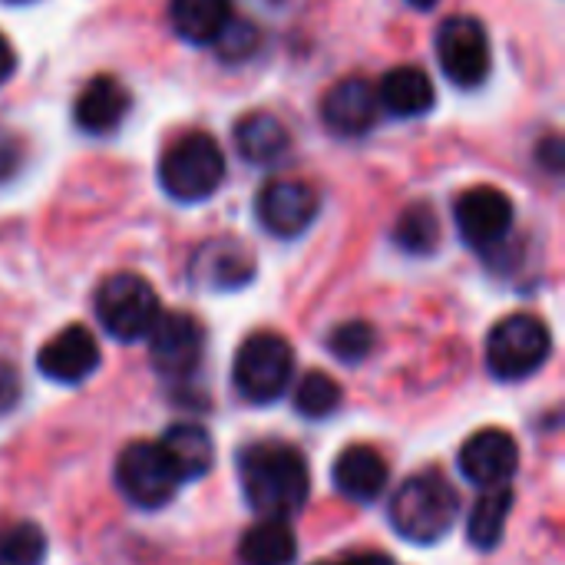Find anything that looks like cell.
<instances>
[{"label": "cell", "mask_w": 565, "mask_h": 565, "mask_svg": "<svg viewBox=\"0 0 565 565\" xmlns=\"http://www.w3.org/2000/svg\"><path fill=\"white\" fill-rule=\"evenodd\" d=\"M238 483L245 503L262 520H288L305 510L311 473L305 457L281 440H258L238 450Z\"/></svg>", "instance_id": "6da1fadb"}, {"label": "cell", "mask_w": 565, "mask_h": 565, "mask_svg": "<svg viewBox=\"0 0 565 565\" xmlns=\"http://www.w3.org/2000/svg\"><path fill=\"white\" fill-rule=\"evenodd\" d=\"M387 516L407 543L434 546L457 526L460 497L440 470H420L394 490Z\"/></svg>", "instance_id": "7a4b0ae2"}, {"label": "cell", "mask_w": 565, "mask_h": 565, "mask_svg": "<svg viewBox=\"0 0 565 565\" xmlns=\"http://www.w3.org/2000/svg\"><path fill=\"white\" fill-rule=\"evenodd\" d=\"M222 179L225 156L209 132H185L159 159V182L179 202H202L215 195Z\"/></svg>", "instance_id": "3957f363"}, {"label": "cell", "mask_w": 565, "mask_h": 565, "mask_svg": "<svg viewBox=\"0 0 565 565\" xmlns=\"http://www.w3.org/2000/svg\"><path fill=\"white\" fill-rule=\"evenodd\" d=\"M295 377V351L275 331L248 334L238 344L232 381L248 404H275Z\"/></svg>", "instance_id": "277c9868"}, {"label": "cell", "mask_w": 565, "mask_h": 565, "mask_svg": "<svg viewBox=\"0 0 565 565\" xmlns=\"http://www.w3.org/2000/svg\"><path fill=\"white\" fill-rule=\"evenodd\" d=\"M93 308H96V321L103 324V331L122 344L142 341L152 331L156 318L162 315L156 288L142 275H132V271L109 275L96 288Z\"/></svg>", "instance_id": "5b68a950"}, {"label": "cell", "mask_w": 565, "mask_h": 565, "mask_svg": "<svg viewBox=\"0 0 565 565\" xmlns=\"http://www.w3.org/2000/svg\"><path fill=\"white\" fill-rule=\"evenodd\" d=\"M553 354V334L536 315H510L487 338V367L497 381H526Z\"/></svg>", "instance_id": "8992f818"}, {"label": "cell", "mask_w": 565, "mask_h": 565, "mask_svg": "<svg viewBox=\"0 0 565 565\" xmlns=\"http://www.w3.org/2000/svg\"><path fill=\"white\" fill-rule=\"evenodd\" d=\"M116 487L119 493L139 507V510H159L166 507L175 490L182 487L175 470L169 467L166 454L159 444H146V440H136V444H126L122 454L116 457Z\"/></svg>", "instance_id": "52a82bcc"}, {"label": "cell", "mask_w": 565, "mask_h": 565, "mask_svg": "<svg viewBox=\"0 0 565 565\" xmlns=\"http://www.w3.org/2000/svg\"><path fill=\"white\" fill-rule=\"evenodd\" d=\"M437 60L450 83L470 89L490 73V33L477 17H447L437 30Z\"/></svg>", "instance_id": "ba28073f"}, {"label": "cell", "mask_w": 565, "mask_h": 565, "mask_svg": "<svg viewBox=\"0 0 565 565\" xmlns=\"http://www.w3.org/2000/svg\"><path fill=\"white\" fill-rule=\"evenodd\" d=\"M146 341H149V361L166 381H185L189 374H195L205 354V331L185 311L159 315Z\"/></svg>", "instance_id": "9c48e42d"}, {"label": "cell", "mask_w": 565, "mask_h": 565, "mask_svg": "<svg viewBox=\"0 0 565 565\" xmlns=\"http://www.w3.org/2000/svg\"><path fill=\"white\" fill-rule=\"evenodd\" d=\"M321 195L301 179H271L255 199V215L262 228L275 238H298L318 218Z\"/></svg>", "instance_id": "30bf717a"}, {"label": "cell", "mask_w": 565, "mask_h": 565, "mask_svg": "<svg viewBox=\"0 0 565 565\" xmlns=\"http://www.w3.org/2000/svg\"><path fill=\"white\" fill-rule=\"evenodd\" d=\"M454 218H457V228L463 235V242L470 248H493L500 245L510 228H513V202L507 192L493 189V185H477V189H467L457 205H454Z\"/></svg>", "instance_id": "8fae6325"}, {"label": "cell", "mask_w": 565, "mask_h": 565, "mask_svg": "<svg viewBox=\"0 0 565 565\" xmlns=\"http://www.w3.org/2000/svg\"><path fill=\"white\" fill-rule=\"evenodd\" d=\"M460 473L480 487V490H490V487H503L516 477V467H520V444L510 430L503 427H487V430H477L463 447H460Z\"/></svg>", "instance_id": "7c38bea8"}, {"label": "cell", "mask_w": 565, "mask_h": 565, "mask_svg": "<svg viewBox=\"0 0 565 565\" xmlns=\"http://www.w3.org/2000/svg\"><path fill=\"white\" fill-rule=\"evenodd\" d=\"M36 367L46 381L79 384L99 367V344L83 324H70L40 348Z\"/></svg>", "instance_id": "4fadbf2b"}, {"label": "cell", "mask_w": 565, "mask_h": 565, "mask_svg": "<svg viewBox=\"0 0 565 565\" xmlns=\"http://www.w3.org/2000/svg\"><path fill=\"white\" fill-rule=\"evenodd\" d=\"M189 275L199 288L209 291H235L252 281L255 255L235 238H212L205 242L189 265Z\"/></svg>", "instance_id": "5bb4252c"}, {"label": "cell", "mask_w": 565, "mask_h": 565, "mask_svg": "<svg viewBox=\"0 0 565 565\" xmlns=\"http://www.w3.org/2000/svg\"><path fill=\"white\" fill-rule=\"evenodd\" d=\"M377 116H381L377 89L361 76H348L334 83L321 99V119L338 136H364L377 122Z\"/></svg>", "instance_id": "9a60e30c"}, {"label": "cell", "mask_w": 565, "mask_h": 565, "mask_svg": "<svg viewBox=\"0 0 565 565\" xmlns=\"http://www.w3.org/2000/svg\"><path fill=\"white\" fill-rule=\"evenodd\" d=\"M387 477H391V470H387L384 457L367 444H354V447L341 450L334 460V470H331L334 490L354 503H374L387 490Z\"/></svg>", "instance_id": "2e32d148"}, {"label": "cell", "mask_w": 565, "mask_h": 565, "mask_svg": "<svg viewBox=\"0 0 565 565\" xmlns=\"http://www.w3.org/2000/svg\"><path fill=\"white\" fill-rule=\"evenodd\" d=\"M132 96L116 76H96L83 86V93L73 103V119L83 132L106 136L129 116Z\"/></svg>", "instance_id": "e0dca14e"}, {"label": "cell", "mask_w": 565, "mask_h": 565, "mask_svg": "<svg viewBox=\"0 0 565 565\" xmlns=\"http://www.w3.org/2000/svg\"><path fill=\"white\" fill-rule=\"evenodd\" d=\"M434 83L427 76V70L414 66V63H404V66H394L381 76V86H377V103L384 113L391 116H401V119H414V116H424L434 109Z\"/></svg>", "instance_id": "ac0fdd59"}, {"label": "cell", "mask_w": 565, "mask_h": 565, "mask_svg": "<svg viewBox=\"0 0 565 565\" xmlns=\"http://www.w3.org/2000/svg\"><path fill=\"white\" fill-rule=\"evenodd\" d=\"M156 444L162 447L179 483L202 480L215 463V444H212L209 430L199 424H172Z\"/></svg>", "instance_id": "d6986e66"}, {"label": "cell", "mask_w": 565, "mask_h": 565, "mask_svg": "<svg viewBox=\"0 0 565 565\" xmlns=\"http://www.w3.org/2000/svg\"><path fill=\"white\" fill-rule=\"evenodd\" d=\"M235 149L245 162L275 166L291 149V132L275 113H248L235 122Z\"/></svg>", "instance_id": "ffe728a7"}, {"label": "cell", "mask_w": 565, "mask_h": 565, "mask_svg": "<svg viewBox=\"0 0 565 565\" xmlns=\"http://www.w3.org/2000/svg\"><path fill=\"white\" fill-rule=\"evenodd\" d=\"M298 559V536L288 520H258L238 543L242 565H291Z\"/></svg>", "instance_id": "44dd1931"}, {"label": "cell", "mask_w": 565, "mask_h": 565, "mask_svg": "<svg viewBox=\"0 0 565 565\" xmlns=\"http://www.w3.org/2000/svg\"><path fill=\"white\" fill-rule=\"evenodd\" d=\"M169 20L182 40L209 46L218 40V33L232 20V3L228 0H169Z\"/></svg>", "instance_id": "7402d4cb"}, {"label": "cell", "mask_w": 565, "mask_h": 565, "mask_svg": "<svg viewBox=\"0 0 565 565\" xmlns=\"http://www.w3.org/2000/svg\"><path fill=\"white\" fill-rule=\"evenodd\" d=\"M513 490L510 483L503 487H490L480 493V500L473 503L470 510V520H467V540L477 546V550H497L503 533H507V523H510V513H513Z\"/></svg>", "instance_id": "603a6c76"}, {"label": "cell", "mask_w": 565, "mask_h": 565, "mask_svg": "<svg viewBox=\"0 0 565 565\" xmlns=\"http://www.w3.org/2000/svg\"><path fill=\"white\" fill-rule=\"evenodd\" d=\"M46 556V536L36 523H0V565H40Z\"/></svg>", "instance_id": "cb8c5ba5"}, {"label": "cell", "mask_w": 565, "mask_h": 565, "mask_svg": "<svg viewBox=\"0 0 565 565\" xmlns=\"http://www.w3.org/2000/svg\"><path fill=\"white\" fill-rule=\"evenodd\" d=\"M341 384L324 371H308L295 387V411L308 420H324L341 407Z\"/></svg>", "instance_id": "d4e9b609"}, {"label": "cell", "mask_w": 565, "mask_h": 565, "mask_svg": "<svg viewBox=\"0 0 565 565\" xmlns=\"http://www.w3.org/2000/svg\"><path fill=\"white\" fill-rule=\"evenodd\" d=\"M394 242L411 255H430L440 242V222L427 205H411L397 218Z\"/></svg>", "instance_id": "484cf974"}, {"label": "cell", "mask_w": 565, "mask_h": 565, "mask_svg": "<svg viewBox=\"0 0 565 565\" xmlns=\"http://www.w3.org/2000/svg\"><path fill=\"white\" fill-rule=\"evenodd\" d=\"M374 341L377 334L367 321H344L331 331L328 348L341 364H361L374 351Z\"/></svg>", "instance_id": "4316f807"}, {"label": "cell", "mask_w": 565, "mask_h": 565, "mask_svg": "<svg viewBox=\"0 0 565 565\" xmlns=\"http://www.w3.org/2000/svg\"><path fill=\"white\" fill-rule=\"evenodd\" d=\"M255 43H258V30L252 23H242L232 17L212 46H218V56H225V60H245L255 53Z\"/></svg>", "instance_id": "83f0119b"}, {"label": "cell", "mask_w": 565, "mask_h": 565, "mask_svg": "<svg viewBox=\"0 0 565 565\" xmlns=\"http://www.w3.org/2000/svg\"><path fill=\"white\" fill-rule=\"evenodd\" d=\"M20 159H23V146H20V139H17L13 132L0 129V182L20 169Z\"/></svg>", "instance_id": "f1b7e54d"}, {"label": "cell", "mask_w": 565, "mask_h": 565, "mask_svg": "<svg viewBox=\"0 0 565 565\" xmlns=\"http://www.w3.org/2000/svg\"><path fill=\"white\" fill-rule=\"evenodd\" d=\"M17 401H20V374L13 364L0 361V414L13 411Z\"/></svg>", "instance_id": "f546056e"}, {"label": "cell", "mask_w": 565, "mask_h": 565, "mask_svg": "<svg viewBox=\"0 0 565 565\" xmlns=\"http://www.w3.org/2000/svg\"><path fill=\"white\" fill-rule=\"evenodd\" d=\"M315 565H397L387 553H348V556H338V559H328V563Z\"/></svg>", "instance_id": "4dcf8cb0"}, {"label": "cell", "mask_w": 565, "mask_h": 565, "mask_svg": "<svg viewBox=\"0 0 565 565\" xmlns=\"http://www.w3.org/2000/svg\"><path fill=\"white\" fill-rule=\"evenodd\" d=\"M17 70V56H13V46H10V40L0 33V83L3 79H10V73Z\"/></svg>", "instance_id": "1f68e13d"}, {"label": "cell", "mask_w": 565, "mask_h": 565, "mask_svg": "<svg viewBox=\"0 0 565 565\" xmlns=\"http://www.w3.org/2000/svg\"><path fill=\"white\" fill-rule=\"evenodd\" d=\"M407 3H414V7H420V10H430L437 0H407Z\"/></svg>", "instance_id": "d6a6232c"}, {"label": "cell", "mask_w": 565, "mask_h": 565, "mask_svg": "<svg viewBox=\"0 0 565 565\" xmlns=\"http://www.w3.org/2000/svg\"><path fill=\"white\" fill-rule=\"evenodd\" d=\"M7 3H26V0H7Z\"/></svg>", "instance_id": "836d02e7"}]
</instances>
